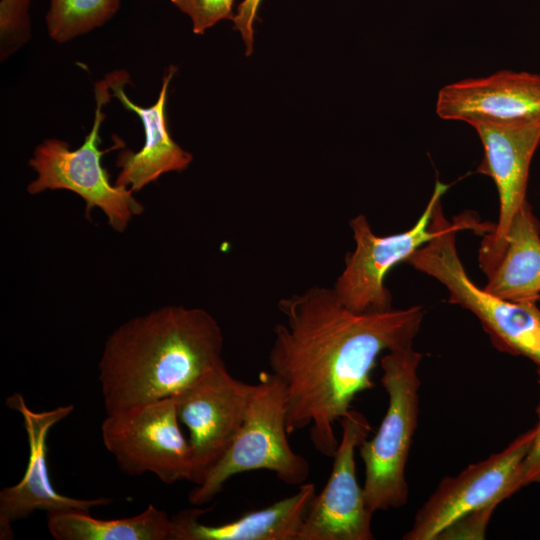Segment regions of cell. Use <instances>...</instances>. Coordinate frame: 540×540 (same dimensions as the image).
<instances>
[{"label":"cell","mask_w":540,"mask_h":540,"mask_svg":"<svg viewBox=\"0 0 540 540\" xmlns=\"http://www.w3.org/2000/svg\"><path fill=\"white\" fill-rule=\"evenodd\" d=\"M278 309L284 322L273 328L268 363L285 389L287 432L310 426L314 448L332 458L335 422L374 386L382 352L413 345L423 308L358 313L332 288L313 286L280 299Z\"/></svg>","instance_id":"6da1fadb"},{"label":"cell","mask_w":540,"mask_h":540,"mask_svg":"<svg viewBox=\"0 0 540 540\" xmlns=\"http://www.w3.org/2000/svg\"><path fill=\"white\" fill-rule=\"evenodd\" d=\"M223 346L220 325L202 308L167 305L127 320L98 363L106 413L174 397L224 362Z\"/></svg>","instance_id":"7a4b0ae2"},{"label":"cell","mask_w":540,"mask_h":540,"mask_svg":"<svg viewBox=\"0 0 540 540\" xmlns=\"http://www.w3.org/2000/svg\"><path fill=\"white\" fill-rule=\"evenodd\" d=\"M432 225L436 234L406 262L439 281L449 292V302L473 313L493 345L500 351L531 360L540 375V308L537 302H512L500 298L469 278L458 255L456 234L474 228L472 220L449 221L441 198L436 202Z\"/></svg>","instance_id":"3957f363"},{"label":"cell","mask_w":540,"mask_h":540,"mask_svg":"<svg viewBox=\"0 0 540 540\" xmlns=\"http://www.w3.org/2000/svg\"><path fill=\"white\" fill-rule=\"evenodd\" d=\"M421 360L422 354L411 345L388 351L380 361L388 406L374 437L359 446L365 468L363 493L372 513L408 501L405 470L418 424Z\"/></svg>","instance_id":"277c9868"},{"label":"cell","mask_w":540,"mask_h":540,"mask_svg":"<svg viewBox=\"0 0 540 540\" xmlns=\"http://www.w3.org/2000/svg\"><path fill=\"white\" fill-rule=\"evenodd\" d=\"M288 435L284 386L273 373L261 372L238 433L204 481L189 492V502L207 504L231 477L255 470L273 472L288 485L305 483L310 465L293 451Z\"/></svg>","instance_id":"5b68a950"},{"label":"cell","mask_w":540,"mask_h":540,"mask_svg":"<svg viewBox=\"0 0 540 540\" xmlns=\"http://www.w3.org/2000/svg\"><path fill=\"white\" fill-rule=\"evenodd\" d=\"M96 108L93 126L80 147L71 149L66 141L46 139L34 150L29 165L37 177L27 186V192L36 195L47 190H68L85 202V216L95 208L102 210L107 223L116 232H124L130 221L143 213L144 205L133 191L112 184L103 167L102 156L114 149H123L125 143L113 136L114 144L100 150V128L105 119L103 106L113 97L107 76L94 88Z\"/></svg>","instance_id":"8992f818"},{"label":"cell","mask_w":540,"mask_h":540,"mask_svg":"<svg viewBox=\"0 0 540 540\" xmlns=\"http://www.w3.org/2000/svg\"><path fill=\"white\" fill-rule=\"evenodd\" d=\"M101 437L127 475L148 472L166 484L190 481L191 447L181 430L174 397L107 413Z\"/></svg>","instance_id":"52a82bcc"},{"label":"cell","mask_w":540,"mask_h":540,"mask_svg":"<svg viewBox=\"0 0 540 540\" xmlns=\"http://www.w3.org/2000/svg\"><path fill=\"white\" fill-rule=\"evenodd\" d=\"M448 185L437 181L433 193L417 222L408 230L379 236L365 215L349 222L355 247L347 254L342 272L332 287L338 299L358 313L392 309V296L385 286L388 272L433 239L436 230L431 223L436 202Z\"/></svg>","instance_id":"ba28073f"},{"label":"cell","mask_w":540,"mask_h":540,"mask_svg":"<svg viewBox=\"0 0 540 540\" xmlns=\"http://www.w3.org/2000/svg\"><path fill=\"white\" fill-rule=\"evenodd\" d=\"M535 427L513 440L504 450L469 465L457 476L444 478L417 511L404 540H437L461 517L495 509L521 487L522 463L529 452Z\"/></svg>","instance_id":"9c48e42d"},{"label":"cell","mask_w":540,"mask_h":540,"mask_svg":"<svg viewBox=\"0 0 540 540\" xmlns=\"http://www.w3.org/2000/svg\"><path fill=\"white\" fill-rule=\"evenodd\" d=\"M254 384L234 378L221 363L174 396L192 453L190 481L201 484L238 433Z\"/></svg>","instance_id":"30bf717a"},{"label":"cell","mask_w":540,"mask_h":540,"mask_svg":"<svg viewBox=\"0 0 540 540\" xmlns=\"http://www.w3.org/2000/svg\"><path fill=\"white\" fill-rule=\"evenodd\" d=\"M341 440L333 455L328 481L311 500L297 540H372V513L358 484L356 448L367 439L371 426L359 411L350 409L340 420Z\"/></svg>","instance_id":"8fae6325"},{"label":"cell","mask_w":540,"mask_h":540,"mask_svg":"<svg viewBox=\"0 0 540 540\" xmlns=\"http://www.w3.org/2000/svg\"><path fill=\"white\" fill-rule=\"evenodd\" d=\"M484 148L478 168L490 176L499 195L497 223L481 242L479 266L487 276L499 263L515 214L528 202L526 192L533 155L540 144V122L514 126L473 127Z\"/></svg>","instance_id":"7c38bea8"},{"label":"cell","mask_w":540,"mask_h":540,"mask_svg":"<svg viewBox=\"0 0 540 540\" xmlns=\"http://www.w3.org/2000/svg\"><path fill=\"white\" fill-rule=\"evenodd\" d=\"M6 406L23 419L29 445V459L22 479L0 491V539H12V524L25 520L37 510L46 513L77 509L90 512L106 506L111 498L81 499L58 493L51 483L47 463V437L54 425L67 418L73 405L58 406L46 411H34L20 393L6 398Z\"/></svg>","instance_id":"4fadbf2b"},{"label":"cell","mask_w":540,"mask_h":540,"mask_svg":"<svg viewBox=\"0 0 540 540\" xmlns=\"http://www.w3.org/2000/svg\"><path fill=\"white\" fill-rule=\"evenodd\" d=\"M436 113L472 127L540 122V75L502 70L447 84L438 92Z\"/></svg>","instance_id":"5bb4252c"},{"label":"cell","mask_w":540,"mask_h":540,"mask_svg":"<svg viewBox=\"0 0 540 540\" xmlns=\"http://www.w3.org/2000/svg\"><path fill=\"white\" fill-rule=\"evenodd\" d=\"M176 71V66L168 67L162 78L158 99L149 107L135 104L126 95L124 86L131 83L126 71L117 70L107 75L112 96L126 109L138 115L145 135L139 151L123 148L118 154L116 166L120 168V172L115 181L117 186L137 192L165 173L185 170L192 162V154L173 140L168 129V87Z\"/></svg>","instance_id":"9a60e30c"},{"label":"cell","mask_w":540,"mask_h":540,"mask_svg":"<svg viewBox=\"0 0 540 540\" xmlns=\"http://www.w3.org/2000/svg\"><path fill=\"white\" fill-rule=\"evenodd\" d=\"M315 494L313 483H303L289 497L216 526L199 521L210 508L183 510L172 517L173 540H297Z\"/></svg>","instance_id":"2e32d148"},{"label":"cell","mask_w":540,"mask_h":540,"mask_svg":"<svg viewBox=\"0 0 540 540\" xmlns=\"http://www.w3.org/2000/svg\"><path fill=\"white\" fill-rule=\"evenodd\" d=\"M487 277L486 291L512 302L540 299V222L526 202L515 214L499 263Z\"/></svg>","instance_id":"e0dca14e"},{"label":"cell","mask_w":540,"mask_h":540,"mask_svg":"<svg viewBox=\"0 0 540 540\" xmlns=\"http://www.w3.org/2000/svg\"><path fill=\"white\" fill-rule=\"evenodd\" d=\"M47 526L56 540H173L172 518L152 504L135 516L108 520L77 509L49 512Z\"/></svg>","instance_id":"ac0fdd59"},{"label":"cell","mask_w":540,"mask_h":540,"mask_svg":"<svg viewBox=\"0 0 540 540\" xmlns=\"http://www.w3.org/2000/svg\"><path fill=\"white\" fill-rule=\"evenodd\" d=\"M120 0H50L46 25L50 37L64 43L110 20Z\"/></svg>","instance_id":"d6986e66"},{"label":"cell","mask_w":540,"mask_h":540,"mask_svg":"<svg viewBox=\"0 0 540 540\" xmlns=\"http://www.w3.org/2000/svg\"><path fill=\"white\" fill-rule=\"evenodd\" d=\"M31 0L0 1L1 60L26 43L30 37Z\"/></svg>","instance_id":"ffe728a7"},{"label":"cell","mask_w":540,"mask_h":540,"mask_svg":"<svg viewBox=\"0 0 540 540\" xmlns=\"http://www.w3.org/2000/svg\"><path fill=\"white\" fill-rule=\"evenodd\" d=\"M189 16L195 34H203L222 20H233L235 0H170Z\"/></svg>","instance_id":"44dd1931"},{"label":"cell","mask_w":540,"mask_h":540,"mask_svg":"<svg viewBox=\"0 0 540 540\" xmlns=\"http://www.w3.org/2000/svg\"><path fill=\"white\" fill-rule=\"evenodd\" d=\"M495 509L483 508L471 512L449 525L438 539H484L486 527Z\"/></svg>","instance_id":"7402d4cb"},{"label":"cell","mask_w":540,"mask_h":540,"mask_svg":"<svg viewBox=\"0 0 540 540\" xmlns=\"http://www.w3.org/2000/svg\"><path fill=\"white\" fill-rule=\"evenodd\" d=\"M261 2L262 0H243L238 6L237 13L232 20L234 22V28L241 33L247 56L253 52V27Z\"/></svg>","instance_id":"603a6c76"},{"label":"cell","mask_w":540,"mask_h":540,"mask_svg":"<svg viewBox=\"0 0 540 540\" xmlns=\"http://www.w3.org/2000/svg\"><path fill=\"white\" fill-rule=\"evenodd\" d=\"M538 414L539 421L535 426L534 439L522 463L521 487L530 483L540 482V405L538 407Z\"/></svg>","instance_id":"cb8c5ba5"}]
</instances>
